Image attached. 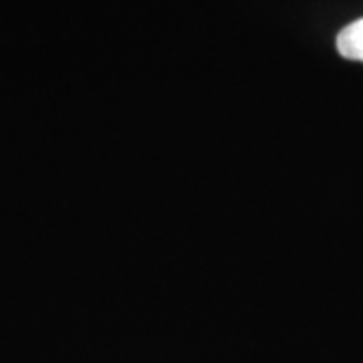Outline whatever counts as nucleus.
Returning a JSON list of instances; mask_svg holds the SVG:
<instances>
[{
	"mask_svg": "<svg viewBox=\"0 0 363 363\" xmlns=\"http://www.w3.org/2000/svg\"><path fill=\"white\" fill-rule=\"evenodd\" d=\"M337 51L351 61L363 63V18L347 25L337 35Z\"/></svg>",
	"mask_w": 363,
	"mask_h": 363,
	"instance_id": "f257e3e1",
	"label": "nucleus"
}]
</instances>
